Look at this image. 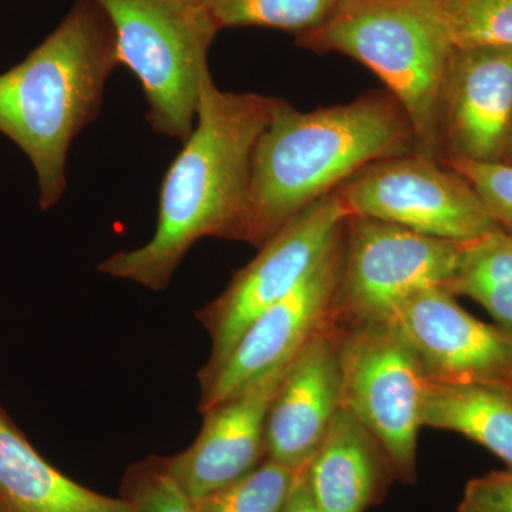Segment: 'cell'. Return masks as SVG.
I'll return each instance as SVG.
<instances>
[{
    "instance_id": "obj_23",
    "label": "cell",
    "mask_w": 512,
    "mask_h": 512,
    "mask_svg": "<svg viewBox=\"0 0 512 512\" xmlns=\"http://www.w3.org/2000/svg\"><path fill=\"white\" fill-rule=\"evenodd\" d=\"M440 161L473 185L498 227L512 234V164L474 163L450 158Z\"/></svg>"
},
{
    "instance_id": "obj_2",
    "label": "cell",
    "mask_w": 512,
    "mask_h": 512,
    "mask_svg": "<svg viewBox=\"0 0 512 512\" xmlns=\"http://www.w3.org/2000/svg\"><path fill=\"white\" fill-rule=\"evenodd\" d=\"M414 151L412 123L386 89L312 111L276 99L255 150L241 241L261 248L367 165Z\"/></svg>"
},
{
    "instance_id": "obj_11",
    "label": "cell",
    "mask_w": 512,
    "mask_h": 512,
    "mask_svg": "<svg viewBox=\"0 0 512 512\" xmlns=\"http://www.w3.org/2000/svg\"><path fill=\"white\" fill-rule=\"evenodd\" d=\"M343 229L329 254L284 299L262 312L242 333L225 362L200 380V413L207 412L291 359L332 319L343 259Z\"/></svg>"
},
{
    "instance_id": "obj_8",
    "label": "cell",
    "mask_w": 512,
    "mask_h": 512,
    "mask_svg": "<svg viewBox=\"0 0 512 512\" xmlns=\"http://www.w3.org/2000/svg\"><path fill=\"white\" fill-rule=\"evenodd\" d=\"M350 217L335 192L313 204L268 239L258 255L232 276L225 291L197 312L211 338L198 380L212 375L262 312L284 299L338 242Z\"/></svg>"
},
{
    "instance_id": "obj_24",
    "label": "cell",
    "mask_w": 512,
    "mask_h": 512,
    "mask_svg": "<svg viewBox=\"0 0 512 512\" xmlns=\"http://www.w3.org/2000/svg\"><path fill=\"white\" fill-rule=\"evenodd\" d=\"M458 512H512V468L468 481Z\"/></svg>"
},
{
    "instance_id": "obj_6",
    "label": "cell",
    "mask_w": 512,
    "mask_h": 512,
    "mask_svg": "<svg viewBox=\"0 0 512 512\" xmlns=\"http://www.w3.org/2000/svg\"><path fill=\"white\" fill-rule=\"evenodd\" d=\"M335 329L342 406L379 441L397 481L413 485L427 383L419 357L392 320Z\"/></svg>"
},
{
    "instance_id": "obj_16",
    "label": "cell",
    "mask_w": 512,
    "mask_h": 512,
    "mask_svg": "<svg viewBox=\"0 0 512 512\" xmlns=\"http://www.w3.org/2000/svg\"><path fill=\"white\" fill-rule=\"evenodd\" d=\"M0 512H127L121 498L64 476L0 407Z\"/></svg>"
},
{
    "instance_id": "obj_20",
    "label": "cell",
    "mask_w": 512,
    "mask_h": 512,
    "mask_svg": "<svg viewBox=\"0 0 512 512\" xmlns=\"http://www.w3.org/2000/svg\"><path fill=\"white\" fill-rule=\"evenodd\" d=\"M293 480L295 471L265 458L244 477L192 503L197 512H281Z\"/></svg>"
},
{
    "instance_id": "obj_17",
    "label": "cell",
    "mask_w": 512,
    "mask_h": 512,
    "mask_svg": "<svg viewBox=\"0 0 512 512\" xmlns=\"http://www.w3.org/2000/svg\"><path fill=\"white\" fill-rule=\"evenodd\" d=\"M421 424L463 434L512 468V387L427 380Z\"/></svg>"
},
{
    "instance_id": "obj_10",
    "label": "cell",
    "mask_w": 512,
    "mask_h": 512,
    "mask_svg": "<svg viewBox=\"0 0 512 512\" xmlns=\"http://www.w3.org/2000/svg\"><path fill=\"white\" fill-rule=\"evenodd\" d=\"M390 320L430 382L512 387V333L474 318L446 289L413 293Z\"/></svg>"
},
{
    "instance_id": "obj_9",
    "label": "cell",
    "mask_w": 512,
    "mask_h": 512,
    "mask_svg": "<svg viewBox=\"0 0 512 512\" xmlns=\"http://www.w3.org/2000/svg\"><path fill=\"white\" fill-rule=\"evenodd\" d=\"M333 192L350 217L427 237L463 244L501 229L463 175L416 151L367 165Z\"/></svg>"
},
{
    "instance_id": "obj_21",
    "label": "cell",
    "mask_w": 512,
    "mask_h": 512,
    "mask_svg": "<svg viewBox=\"0 0 512 512\" xmlns=\"http://www.w3.org/2000/svg\"><path fill=\"white\" fill-rule=\"evenodd\" d=\"M456 49L512 47V0H434Z\"/></svg>"
},
{
    "instance_id": "obj_13",
    "label": "cell",
    "mask_w": 512,
    "mask_h": 512,
    "mask_svg": "<svg viewBox=\"0 0 512 512\" xmlns=\"http://www.w3.org/2000/svg\"><path fill=\"white\" fill-rule=\"evenodd\" d=\"M512 131V47L454 49L440 100V160L501 163Z\"/></svg>"
},
{
    "instance_id": "obj_1",
    "label": "cell",
    "mask_w": 512,
    "mask_h": 512,
    "mask_svg": "<svg viewBox=\"0 0 512 512\" xmlns=\"http://www.w3.org/2000/svg\"><path fill=\"white\" fill-rule=\"evenodd\" d=\"M275 101L224 92L210 74L202 84L194 130L161 185L156 232L143 247L111 255L99 271L164 291L200 239L241 241L255 150Z\"/></svg>"
},
{
    "instance_id": "obj_15",
    "label": "cell",
    "mask_w": 512,
    "mask_h": 512,
    "mask_svg": "<svg viewBox=\"0 0 512 512\" xmlns=\"http://www.w3.org/2000/svg\"><path fill=\"white\" fill-rule=\"evenodd\" d=\"M302 470L323 512H366L383 503L397 481L379 441L343 406Z\"/></svg>"
},
{
    "instance_id": "obj_12",
    "label": "cell",
    "mask_w": 512,
    "mask_h": 512,
    "mask_svg": "<svg viewBox=\"0 0 512 512\" xmlns=\"http://www.w3.org/2000/svg\"><path fill=\"white\" fill-rule=\"evenodd\" d=\"M295 356L202 413L204 423L194 443L177 456L164 457L191 501L227 487L265 460L266 419Z\"/></svg>"
},
{
    "instance_id": "obj_7",
    "label": "cell",
    "mask_w": 512,
    "mask_h": 512,
    "mask_svg": "<svg viewBox=\"0 0 512 512\" xmlns=\"http://www.w3.org/2000/svg\"><path fill=\"white\" fill-rule=\"evenodd\" d=\"M463 244L373 218L349 217L330 322L339 328L384 322L421 289L447 291Z\"/></svg>"
},
{
    "instance_id": "obj_18",
    "label": "cell",
    "mask_w": 512,
    "mask_h": 512,
    "mask_svg": "<svg viewBox=\"0 0 512 512\" xmlns=\"http://www.w3.org/2000/svg\"><path fill=\"white\" fill-rule=\"evenodd\" d=\"M447 291L480 303L495 325L512 333V234L497 229L464 242Z\"/></svg>"
},
{
    "instance_id": "obj_14",
    "label": "cell",
    "mask_w": 512,
    "mask_h": 512,
    "mask_svg": "<svg viewBox=\"0 0 512 512\" xmlns=\"http://www.w3.org/2000/svg\"><path fill=\"white\" fill-rule=\"evenodd\" d=\"M342 407L338 333L316 330L293 359L265 427V458L296 471L308 463Z\"/></svg>"
},
{
    "instance_id": "obj_3",
    "label": "cell",
    "mask_w": 512,
    "mask_h": 512,
    "mask_svg": "<svg viewBox=\"0 0 512 512\" xmlns=\"http://www.w3.org/2000/svg\"><path fill=\"white\" fill-rule=\"evenodd\" d=\"M119 66L113 26L96 0H77L23 62L0 74V133L28 156L49 210L66 191L70 146L99 116Z\"/></svg>"
},
{
    "instance_id": "obj_19",
    "label": "cell",
    "mask_w": 512,
    "mask_h": 512,
    "mask_svg": "<svg viewBox=\"0 0 512 512\" xmlns=\"http://www.w3.org/2000/svg\"><path fill=\"white\" fill-rule=\"evenodd\" d=\"M340 0H201L218 28L259 26L301 36L325 25Z\"/></svg>"
},
{
    "instance_id": "obj_22",
    "label": "cell",
    "mask_w": 512,
    "mask_h": 512,
    "mask_svg": "<svg viewBox=\"0 0 512 512\" xmlns=\"http://www.w3.org/2000/svg\"><path fill=\"white\" fill-rule=\"evenodd\" d=\"M120 498L127 512H197L171 477L164 457L151 456L128 467Z\"/></svg>"
},
{
    "instance_id": "obj_26",
    "label": "cell",
    "mask_w": 512,
    "mask_h": 512,
    "mask_svg": "<svg viewBox=\"0 0 512 512\" xmlns=\"http://www.w3.org/2000/svg\"><path fill=\"white\" fill-rule=\"evenodd\" d=\"M501 163L512 164V131L510 138H508L507 147H505L504 156L503 160H501Z\"/></svg>"
},
{
    "instance_id": "obj_5",
    "label": "cell",
    "mask_w": 512,
    "mask_h": 512,
    "mask_svg": "<svg viewBox=\"0 0 512 512\" xmlns=\"http://www.w3.org/2000/svg\"><path fill=\"white\" fill-rule=\"evenodd\" d=\"M116 37L117 62L137 77L156 133L184 141L197 123L208 52L220 28L201 0H96Z\"/></svg>"
},
{
    "instance_id": "obj_4",
    "label": "cell",
    "mask_w": 512,
    "mask_h": 512,
    "mask_svg": "<svg viewBox=\"0 0 512 512\" xmlns=\"http://www.w3.org/2000/svg\"><path fill=\"white\" fill-rule=\"evenodd\" d=\"M372 70L406 111L416 153L440 160V100L454 47L434 0H340L328 22L296 36Z\"/></svg>"
},
{
    "instance_id": "obj_25",
    "label": "cell",
    "mask_w": 512,
    "mask_h": 512,
    "mask_svg": "<svg viewBox=\"0 0 512 512\" xmlns=\"http://www.w3.org/2000/svg\"><path fill=\"white\" fill-rule=\"evenodd\" d=\"M281 512H323L313 501L302 468L295 471L292 490Z\"/></svg>"
}]
</instances>
